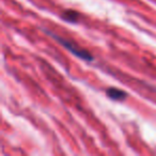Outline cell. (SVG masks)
I'll return each mask as SVG.
<instances>
[{
  "label": "cell",
  "mask_w": 156,
  "mask_h": 156,
  "mask_svg": "<svg viewBox=\"0 0 156 156\" xmlns=\"http://www.w3.org/2000/svg\"><path fill=\"white\" fill-rule=\"evenodd\" d=\"M43 30L45 31L47 34H49L54 40H56L61 46H63L65 49H67L69 52H72V54L77 57V58L81 59V60L86 61V62H91V61H93V59H94L93 56H92V55L90 54V51H88L87 49L81 48L80 46H78L77 44L69 41V40L64 39V37H59L58 34L54 33L52 31H49V30H47V29H43Z\"/></svg>",
  "instance_id": "obj_1"
},
{
  "label": "cell",
  "mask_w": 156,
  "mask_h": 156,
  "mask_svg": "<svg viewBox=\"0 0 156 156\" xmlns=\"http://www.w3.org/2000/svg\"><path fill=\"white\" fill-rule=\"evenodd\" d=\"M106 94L109 98L113 101H124L127 98V93L121 89L115 87H110L106 89Z\"/></svg>",
  "instance_id": "obj_2"
},
{
  "label": "cell",
  "mask_w": 156,
  "mask_h": 156,
  "mask_svg": "<svg viewBox=\"0 0 156 156\" xmlns=\"http://www.w3.org/2000/svg\"><path fill=\"white\" fill-rule=\"evenodd\" d=\"M61 18L63 20L67 23H71V24H76L78 22V18H79V13L75 10H64V11L61 13Z\"/></svg>",
  "instance_id": "obj_3"
}]
</instances>
